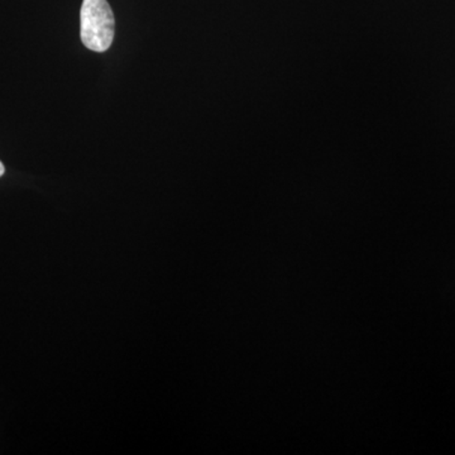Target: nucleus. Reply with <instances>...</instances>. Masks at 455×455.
I'll return each mask as SVG.
<instances>
[{"mask_svg":"<svg viewBox=\"0 0 455 455\" xmlns=\"http://www.w3.org/2000/svg\"><path fill=\"white\" fill-rule=\"evenodd\" d=\"M80 18L84 46L94 52L109 50L116 31V20L109 3L107 0H84Z\"/></svg>","mask_w":455,"mask_h":455,"instance_id":"1","label":"nucleus"},{"mask_svg":"<svg viewBox=\"0 0 455 455\" xmlns=\"http://www.w3.org/2000/svg\"><path fill=\"white\" fill-rule=\"evenodd\" d=\"M4 164H3L2 163H0V178H2L3 175H4Z\"/></svg>","mask_w":455,"mask_h":455,"instance_id":"2","label":"nucleus"}]
</instances>
